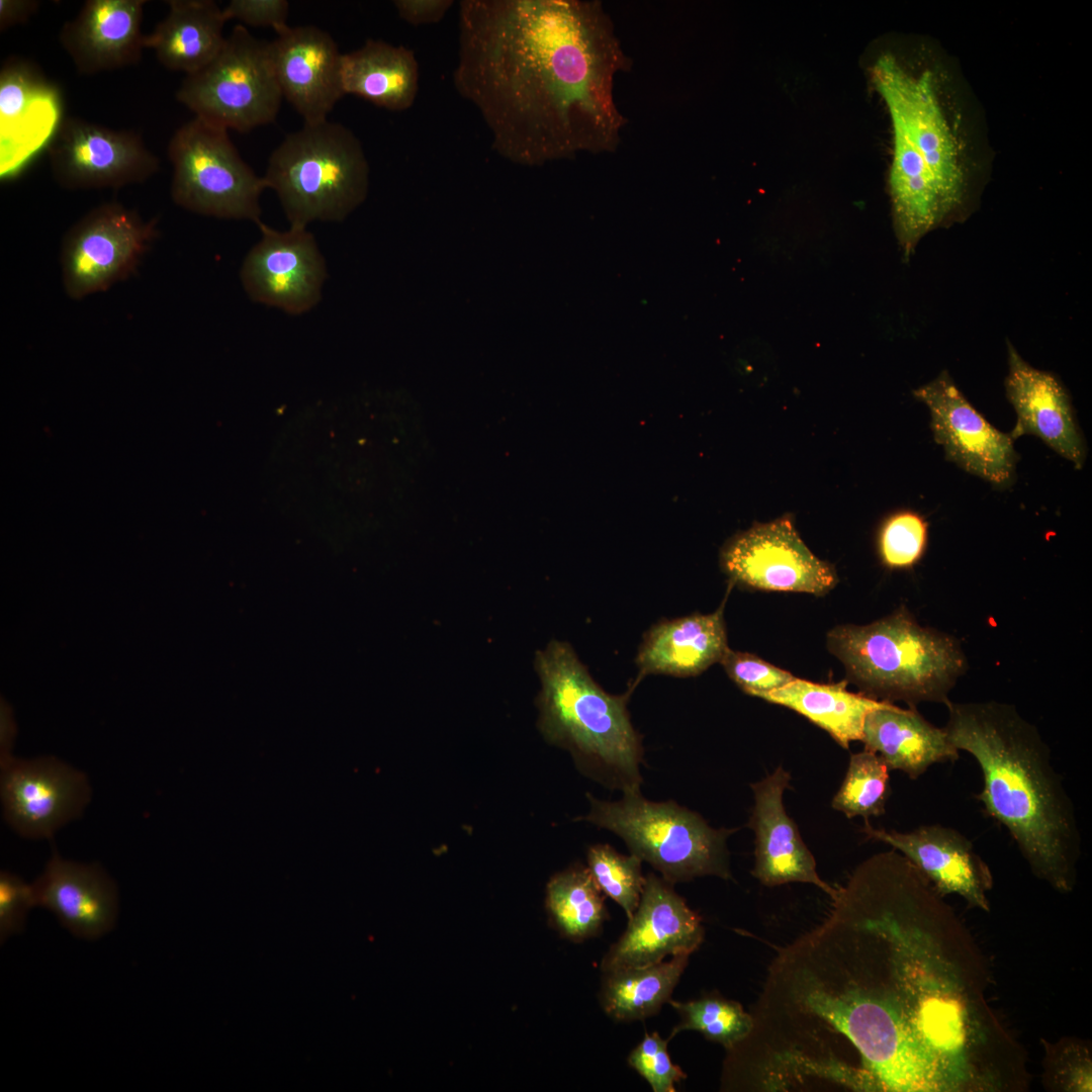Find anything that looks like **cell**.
Returning a JSON list of instances; mask_svg holds the SVG:
<instances>
[{
  "label": "cell",
  "instance_id": "cell-1",
  "mask_svg": "<svg viewBox=\"0 0 1092 1092\" xmlns=\"http://www.w3.org/2000/svg\"><path fill=\"white\" fill-rule=\"evenodd\" d=\"M895 849L836 887L824 920L778 952L748 1037L776 1091L1000 1088L991 1019L952 909Z\"/></svg>",
  "mask_w": 1092,
  "mask_h": 1092
},
{
  "label": "cell",
  "instance_id": "cell-2",
  "mask_svg": "<svg viewBox=\"0 0 1092 1092\" xmlns=\"http://www.w3.org/2000/svg\"><path fill=\"white\" fill-rule=\"evenodd\" d=\"M453 83L492 149L523 166L616 151L631 60L599 1L463 0Z\"/></svg>",
  "mask_w": 1092,
  "mask_h": 1092
},
{
  "label": "cell",
  "instance_id": "cell-3",
  "mask_svg": "<svg viewBox=\"0 0 1092 1092\" xmlns=\"http://www.w3.org/2000/svg\"><path fill=\"white\" fill-rule=\"evenodd\" d=\"M944 729L959 751L977 761L983 787L976 798L1003 826L1030 871L1054 890L1073 891L1082 836L1074 803L1038 729L1013 705H946Z\"/></svg>",
  "mask_w": 1092,
  "mask_h": 1092
},
{
  "label": "cell",
  "instance_id": "cell-4",
  "mask_svg": "<svg viewBox=\"0 0 1092 1092\" xmlns=\"http://www.w3.org/2000/svg\"><path fill=\"white\" fill-rule=\"evenodd\" d=\"M535 668L544 737L568 749L581 771L606 788L640 791L643 747L627 710L631 690L605 692L566 642L553 640L538 651Z\"/></svg>",
  "mask_w": 1092,
  "mask_h": 1092
},
{
  "label": "cell",
  "instance_id": "cell-5",
  "mask_svg": "<svg viewBox=\"0 0 1092 1092\" xmlns=\"http://www.w3.org/2000/svg\"><path fill=\"white\" fill-rule=\"evenodd\" d=\"M872 78L893 129L889 191L905 206L941 224L962 204L966 177L932 75L911 73L895 57L883 55Z\"/></svg>",
  "mask_w": 1092,
  "mask_h": 1092
},
{
  "label": "cell",
  "instance_id": "cell-6",
  "mask_svg": "<svg viewBox=\"0 0 1092 1092\" xmlns=\"http://www.w3.org/2000/svg\"><path fill=\"white\" fill-rule=\"evenodd\" d=\"M827 648L863 695L911 708L922 702L946 705L967 670L959 641L922 627L904 608L868 625L836 626L827 633Z\"/></svg>",
  "mask_w": 1092,
  "mask_h": 1092
},
{
  "label": "cell",
  "instance_id": "cell-7",
  "mask_svg": "<svg viewBox=\"0 0 1092 1092\" xmlns=\"http://www.w3.org/2000/svg\"><path fill=\"white\" fill-rule=\"evenodd\" d=\"M293 226L343 221L366 199L370 167L360 140L329 119L288 133L263 176Z\"/></svg>",
  "mask_w": 1092,
  "mask_h": 1092
},
{
  "label": "cell",
  "instance_id": "cell-8",
  "mask_svg": "<svg viewBox=\"0 0 1092 1092\" xmlns=\"http://www.w3.org/2000/svg\"><path fill=\"white\" fill-rule=\"evenodd\" d=\"M584 821L624 840L630 852L671 883L716 876L730 879L726 840L736 829L711 827L698 813L674 802H652L640 791L604 801L587 794Z\"/></svg>",
  "mask_w": 1092,
  "mask_h": 1092
},
{
  "label": "cell",
  "instance_id": "cell-9",
  "mask_svg": "<svg viewBox=\"0 0 1092 1092\" xmlns=\"http://www.w3.org/2000/svg\"><path fill=\"white\" fill-rule=\"evenodd\" d=\"M171 198L204 216L260 222L263 176L243 160L229 130L194 116L168 144Z\"/></svg>",
  "mask_w": 1092,
  "mask_h": 1092
},
{
  "label": "cell",
  "instance_id": "cell-10",
  "mask_svg": "<svg viewBox=\"0 0 1092 1092\" xmlns=\"http://www.w3.org/2000/svg\"><path fill=\"white\" fill-rule=\"evenodd\" d=\"M176 99L194 113L226 130L248 132L272 123L283 95L269 41L237 24L217 56L200 71L185 76Z\"/></svg>",
  "mask_w": 1092,
  "mask_h": 1092
},
{
  "label": "cell",
  "instance_id": "cell-11",
  "mask_svg": "<svg viewBox=\"0 0 1092 1092\" xmlns=\"http://www.w3.org/2000/svg\"><path fill=\"white\" fill-rule=\"evenodd\" d=\"M158 236L156 220L119 202L97 205L63 237L62 284L74 300L107 291L129 278Z\"/></svg>",
  "mask_w": 1092,
  "mask_h": 1092
},
{
  "label": "cell",
  "instance_id": "cell-12",
  "mask_svg": "<svg viewBox=\"0 0 1092 1092\" xmlns=\"http://www.w3.org/2000/svg\"><path fill=\"white\" fill-rule=\"evenodd\" d=\"M55 181L69 190L119 189L144 183L160 169V159L141 134L80 117L64 119L49 148Z\"/></svg>",
  "mask_w": 1092,
  "mask_h": 1092
},
{
  "label": "cell",
  "instance_id": "cell-13",
  "mask_svg": "<svg viewBox=\"0 0 1092 1092\" xmlns=\"http://www.w3.org/2000/svg\"><path fill=\"white\" fill-rule=\"evenodd\" d=\"M721 565L731 582L764 592L824 596L838 580L833 565L806 546L790 516L735 535L722 549Z\"/></svg>",
  "mask_w": 1092,
  "mask_h": 1092
},
{
  "label": "cell",
  "instance_id": "cell-14",
  "mask_svg": "<svg viewBox=\"0 0 1092 1092\" xmlns=\"http://www.w3.org/2000/svg\"><path fill=\"white\" fill-rule=\"evenodd\" d=\"M913 394L928 407L933 439L948 461L997 488L1013 483L1018 461L1014 439L970 403L947 371Z\"/></svg>",
  "mask_w": 1092,
  "mask_h": 1092
},
{
  "label": "cell",
  "instance_id": "cell-15",
  "mask_svg": "<svg viewBox=\"0 0 1092 1092\" xmlns=\"http://www.w3.org/2000/svg\"><path fill=\"white\" fill-rule=\"evenodd\" d=\"M261 238L248 252L240 279L248 296L290 314L311 310L321 301L328 270L313 235L290 225L278 231L257 223Z\"/></svg>",
  "mask_w": 1092,
  "mask_h": 1092
},
{
  "label": "cell",
  "instance_id": "cell-16",
  "mask_svg": "<svg viewBox=\"0 0 1092 1092\" xmlns=\"http://www.w3.org/2000/svg\"><path fill=\"white\" fill-rule=\"evenodd\" d=\"M0 769L3 817L22 837H53L81 816L91 798L86 775L53 756L12 757Z\"/></svg>",
  "mask_w": 1092,
  "mask_h": 1092
},
{
  "label": "cell",
  "instance_id": "cell-17",
  "mask_svg": "<svg viewBox=\"0 0 1092 1092\" xmlns=\"http://www.w3.org/2000/svg\"><path fill=\"white\" fill-rule=\"evenodd\" d=\"M701 917L673 890L652 874L645 878L638 907L621 937L602 960L603 974L644 967L667 957L692 954L704 939Z\"/></svg>",
  "mask_w": 1092,
  "mask_h": 1092
},
{
  "label": "cell",
  "instance_id": "cell-18",
  "mask_svg": "<svg viewBox=\"0 0 1092 1092\" xmlns=\"http://www.w3.org/2000/svg\"><path fill=\"white\" fill-rule=\"evenodd\" d=\"M867 837L891 845L908 858L941 895L954 894L971 907L988 912L993 885L987 863L959 830L927 824L908 832L875 828L864 820Z\"/></svg>",
  "mask_w": 1092,
  "mask_h": 1092
},
{
  "label": "cell",
  "instance_id": "cell-19",
  "mask_svg": "<svg viewBox=\"0 0 1092 1092\" xmlns=\"http://www.w3.org/2000/svg\"><path fill=\"white\" fill-rule=\"evenodd\" d=\"M276 34L269 50L283 98L306 123L328 119L345 95L338 44L314 25H288Z\"/></svg>",
  "mask_w": 1092,
  "mask_h": 1092
},
{
  "label": "cell",
  "instance_id": "cell-20",
  "mask_svg": "<svg viewBox=\"0 0 1092 1092\" xmlns=\"http://www.w3.org/2000/svg\"><path fill=\"white\" fill-rule=\"evenodd\" d=\"M1007 353L1006 397L1016 414L1011 437L1035 436L1081 469L1087 450L1065 386L1054 374L1029 365L1009 342Z\"/></svg>",
  "mask_w": 1092,
  "mask_h": 1092
},
{
  "label": "cell",
  "instance_id": "cell-21",
  "mask_svg": "<svg viewBox=\"0 0 1092 1092\" xmlns=\"http://www.w3.org/2000/svg\"><path fill=\"white\" fill-rule=\"evenodd\" d=\"M790 780L789 771L779 766L751 786L754 805L749 826L755 835L752 876L767 887L812 884L831 898L836 888L819 877L813 854L785 810L783 795Z\"/></svg>",
  "mask_w": 1092,
  "mask_h": 1092
},
{
  "label": "cell",
  "instance_id": "cell-22",
  "mask_svg": "<svg viewBox=\"0 0 1092 1092\" xmlns=\"http://www.w3.org/2000/svg\"><path fill=\"white\" fill-rule=\"evenodd\" d=\"M145 0H87L59 34L78 73L95 75L138 64L145 50Z\"/></svg>",
  "mask_w": 1092,
  "mask_h": 1092
},
{
  "label": "cell",
  "instance_id": "cell-23",
  "mask_svg": "<svg viewBox=\"0 0 1092 1092\" xmlns=\"http://www.w3.org/2000/svg\"><path fill=\"white\" fill-rule=\"evenodd\" d=\"M30 887L34 906L53 912L77 937H100L115 924L117 888L97 863L68 860L54 849L43 872Z\"/></svg>",
  "mask_w": 1092,
  "mask_h": 1092
},
{
  "label": "cell",
  "instance_id": "cell-24",
  "mask_svg": "<svg viewBox=\"0 0 1092 1092\" xmlns=\"http://www.w3.org/2000/svg\"><path fill=\"white\" fill-rule=\"evenodd\" d=\"M724 605L711 614H693L654 624L644 635L636 657L639 676H695L721 661L729 649Z\"/></svg>",
  "mask_w": 1092,
  "mask_h": 1092
},
{
  "label": "cell",
  "instance_id": "cell-25",
  "mask_svg": "<svg viewBox=\"0 0 1092 1092\" xmlns=\"http://www.w3.org/2000/svg\"><path fill=\"white\" fill-rule=\"evenodd\" d=\"M860 741L864 749L879 754L889 769L903 771L911 780L936 763L954 762L960 757L944 728L932 725L915 708L902 709L892 703L867 715Z\"/></svg>",
  "mask_w": 1092,
  "mask_h": 1092
},
{
  "label": "cell",
  "instance_id": "cell-26",
  "mask_svg": "<svg viewBox=\"0 0 1092 1092\" xmlns=\"http://www.w3.org/2000/svg\"><path fill=\"white\" fill-rule=\"evenodd\" d=\"M167 4V15L145 34V49H151L166 69L194 74L221 50L228 19L212 0H169Z\"/></svg>",
  "mask_w": 1092,
  "mask_h": 1092
},
{
  "label": "cell",
  "instance_id": "cell-27",
  "mask_svg": "<svg viewBox=\"0 0 1092 1092\" xmlns=\"http://www.w3.org/2000/svg\"><path fill=\"white\" fill-rule=\"evenodd\" d=\"M341 77L345 94L363 98L390 111L413 106L419 91V64L414 52L381 39L342 55Z\"/></svg>",
  "mask_w": 1092,
  "mask_h": 1092
},
{
  "label": "cell",
  "instance_id": "cell-28",
  "mask_svg": "<svg viewBox=\"0 0 1092 1092\" xmlns=\"http://www.w3.org/2000/svg\"><path fill=\"white\" fill-rule=\"evenodd\" d=\"M756 698L787 707L806 717L825 730L843 748H848L850 742L861 739L867 715L889 703L848 692L846 681L823 685L797 677L788 685L760 694Z\"/></svg>",
  "mask_w": 1092,
  "mask_h": 1092
},
{
  "label": "cell",
  "instance_id": "cell-29",
  "mask_svg": "<svg viewBox=\"0 0 1092 1092\" xmlns=\"http://www.w3.org/2000/svg\"><path fill=\"white\" fill-rule=\"evenodd\" d=\"M690 954L644 967L603 974L600 1004L617 1021L644 1020L658 1013L687 968Z\"/></svg>",
  "mask_w": 1092,
  "mask_h": 1092
},
{
  "label": "cell",
  "instance_id": "cell-30",
  "mask_svg": "<svg viewBox=\"0 0 1092 1092\" xmlns=\"http://www.w3.org/2000/svg\"><path fill=\"white\" fill-rule=\"evenodd\" d=\"M546 909L552 926L573 942L597 936L608 918L603 892L583 867L551 878L546 888Z\"/></svg>",
  "mask_w": 1092,
  "mask_h": 1092
},
{
  "label": "cell",
  "instance_id": "cell-31",
  "mask_svg": "<svg viewBox=\"0 0 1092 1092\" xmlns=\"http://www.w3.org/2000/svg\"><path fill=\"white\" fill-rule=\"evenodd\" d=\"M679 1016L669 1039L678 1032L694 1030L708 1040L722 1044L731 1051L748 1037L753 1028V1017L736 1001L718 994H709L696 1000L678 1002L669 1000Z\"/></svg>",
  "mask_w": 1092,
  "mask_h": 1092
},
{
  "label": "cell",
  "instance_id": "cell-32",
  "mask_svg": "<svg viewBox=\"0 0 1092 1092\" xmlns=\"http://www.w3.org/2000/svg\"><path fill=\"white\" fill-rule=\"evenodd\" d=\"M889 767L883 758L868 749L850 755L846 775L832 800V807L847 818L868 820L886 811L890 795Z\"/></svg>",
  "mask_w": 1092,
  "mask_h": 1092
},
{
  "label": "cell",
  "instance_id": "cell-33",
  "mask_svg": "<svg viewBox=\"0 0 1092 1092\" xmlns=\"http://www.w3.org/2000/svg\"><path fill=\"white\" fill-rule=\"evenodd\" d=\"M641 863L635 854H621L608 844L593 845L587 851V869L595 882L628 919L638 907L644 889Z\"/></svg>",
  "mask_w": 1092,
  "mask_h": 1092
},
{
  "label": "cell",
  "instance_id": "cell-34",
  "mask_svg": "<svg viewBox=\"0 0 1092 1092\" xmlns=\"http://www.w3.org/2000/svg\"><path fill=\"white\" fill-rule=\"evenodd\" d=\"M56 92L28 62L7 61L0 74V119L2 134L26 120L36 104L55 99Z\"/></svg>",
  "mask_w": 1092,
  "mask_h": 1092
},
{
  "label": "cell",
  "instance_id": "cell-35",
  "mask_svg": "<svg viewBox=\"0 0 1092 1092\" xmlns=\"http://www.w3.org/2000/svg\"><path fill=\"white\" fill-rule=\"evenodd\" d=\"M926 543L927 523L912 511L891 515L879 532V553L883 563L890 568L914 565L921 558Z\"/></svg>",
  "mask_w": 1092,
  "mask_h": 1092
},
{
  "label": "cell",
  "instance_id": "cell-36",
  "mask_svg": "<svg viewBox=\"0 0 1092 1092\" xmlns=\"http://www.w3.org/2000/svg\"><path fill=\"white\" fill-rule=\"evenodd\" d=\"M668 1041L669 1038L663 1039L656 1031L646 1032L628 1057L629 1066L645 1079L653 1092H674L675 1084L687 1078L670 1060Z\"/></svg>",
  "mask_w": 1092,
  "mask_h": 1092
},
{
  "label": "cell",
  "instance_id": "cell-37",
  "mask_svg": "<svg viewBox=\"0 0 1092 1092\" xmlns=\"http://www.w3.org/2000/svg\"><path fill=\"white\" fill-rule=\"evenodd\" d=\"M720 663L730 679L745 694L753 697L780 689L796 678L788 670L777 667L755 654L730 648Z\"/></svg>",
  "mask_w": 1092,
  "mask_h": 1092
},
{
  "label": "cell",
  "instance_id": "cell-38",
  "mask_svg": "<svg viewBox=\"0 0 1092 1092\" xmlns=\"http://www.w3.org/2000/svg\"><path fill=\"white\" fill-rule=\"evenodd\" d=\"M34 907L31 887L20 877L0 873V941L23 931L29 910Z\"/></svg>",
  "mask_w": 1092,
  "mask_h": 1092
},
{
  "label": "cell",
  "instance_id": "cell-39",
  "mask_svg": "<svg viewBox=\"0 0 1092 1092\" xmlns=\"http://www.w3.org/2000/svg\"><path fill=\"white\" fill-rule=\"evenodd\" d=\"M225 18L242 25L271 27L279 32L286 26L289 3L286 0H232L222 8Z\"/></svg>",
  "mask_w": 1092,
  "mask_h": 1092
},
{
  "label": "cell",
  "instance_id": "cell-40",
  "mask_svg": "<svg viewBox=\"0 0 1092 1092\" xmlns=\"http://www.w3.org/2000/svg\"><path fill=\"white\" fill-rule=\"evenodd\" d=\"M453 3L452 0H395L393 6L400 19L419 26L440 22Z\"/></svg>",
  "mask_w": 1092,
  "mask_h": 1092
},
{
  "label": "cell",
  "instance_id": "cell-41",
  "mask_svg": "<svg viewBox=\"0 0 1092 1092\" xmlns=\"http://www.w3.org/2000/svg\"><path fill=\"white\" fill-rule=\"evenodd\" d=\"M39 6L34 0H0V29L26 22Z\"/></svg>",
  "mask_w": 1092,
  "mask_h": 1092
}]
</instances>
